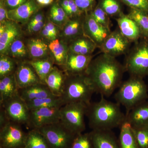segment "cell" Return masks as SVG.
<instances>
[{"mask_svg": "<svg viewBox=\"0 0 148 148\" xmlns=\"http://www.w3.org/2000/svg\"><path fill=\"white\" fill-rule=\"evenodd\" d=\"M125 72L115 57L102 53L92 59L84 75L94 92L108 98L120 86Z\"/></svg>", "mask_w": 148, "mask_h": 148, "instance_id": "obj_1", "label": "cell"}, {"mask_svg": "<svg viewBox=\"0 0 148 148\" xmlns=\"http://www.w3.org/2000/svg\"><path fill=\"white\" fill-rule=\"evenodd\" d=\"M95 103L88 105L86 116L92 130H112L120 127L126 121V115L120 105L109 101L103 96Z\"/></svg>", "mask_w": 148, "mask_h": 148, "instance_id": "obj_2", "label": "cell"}, {"mask_svg": "<svg viewBox=\"0 0 148 148\" xmlns=\"http://www.w3.org/2000/svg\"><path fill=\"white\" fill-rule=\"evenodd\" d=\"M116 103L125 108L126 114L148 98L147 86L143 78L130 76L122 83L114 95Z\"/></svg>", "mask_w": 148, "mask_h": 148, "instance_id": "obj_3", "label": "cell"}, {"mask_svg": "<svg viewBox=\"0 0 148 148\" xmlns=\"http://www.w3.org/2000/svg\"><path fill=\"white\" fill-rule=\"evenodd\" d=\"M66 79L62 95L64 105L81 103L88 105L94 91L84 74L68 75Z\"/></svg>", "mask_w": 148, "mask_h": 148, "instance_id": "obj_4", "label": "cell"}, {"mask_svg": "<svg viewBox=\"0 0 148 148\" xmlns=\"http://www.w3.org/2000/svg\"><path fill=\"white\" fill-rule=\"evenodd\" d=\"M130 76H148V38H142L130 48L124 64Z\"/></svg>", "mask_w": 148, "mask_h": 148, "instance_id": "obj_5", "label": "cell"}, {"mask_svg": "<svg viewBox=\"0 0 148 148\" xmlns=\"http://www.w3.org/2000/svg\"><path fill=\"white\" fill-rule=\"evenodd\" d=\"M87 105L81 103L65 104L60 108L61 121L69 130L76 135L85 130V116Z\"/></svg>", "mask_w": 148, "mask_h": 148, "instance_id": "obj_6", "label": "cell"}, {"mask_svg": "<svg viewBox=\"0 0 148 148\" xmlns=\"http://www.w3.org/2000/svg\"><path fill=\"white\" fill-rule=\"evenodd\" d=\"M38 129L44 136L50 148H72L77 135L67 129L61 121Z\"/></svg>", "mask_w": 148, "mask_h": 148, "instance_id": "obj_7", "label": "cell"}, {"mask_svg": "<svg viewBox=\"0 0 148 148\" xmlns=\"http://www.w3.org/2000/svg\"><path fill=\"white\" fill-rule=\"evenodd\" d=\"M9 121L29 126L30 110L18 95L0 104Z\"/></svg>", "mask_w": 148, "mask_h": 148, "instance_id": "obj_8", "label": "cell"}, {"mask_svg": "<svg viewBox=\"0 0 148 148\" xmlns=\"http://www.w3.org/2000/svg\"><path fill=\"white\" fill-rule=\"evenodd\" d=\"M27 133L21 125L9 121L0 127V145L6 148H20L24 147Z\"/></svg>", "mask_w": 148, "mask_h": 148, "instance_id": "obj_9", "label": "cell"}, {"mask_svg": "<svg viewBox=\"0 0 148 148\" xmlns=\"http://www.w3.org/2000/svg\"><path fill=\"white\" fill-rule=\"evenodd\" d=\"M131 42L122 34L119 29L111 32L99 48L102 53L114 57L129 52Z\"/></svg>", "mask_w": 148, "mask_h": 148, "instance_id": "obj_10", "label": "cell"}, {"mask_svg": "<svg viewBox=\"0 0 148 148\" xmlns=\"http://www.w3.org/2000/svg\"><path fill=\"white\" fill-rule=\"evenodd\" d=\"M60 108H40L30 110L29 127L32 129H39L59 122L61 121Z\"/></svg>", "mask_w": 148, "mask_h": 148, "instance_id": "obj_11", "label": "cell"}, {"mask_svg": "<svg viewBox=\"0 0 148 148\" xmlns=\"http://www.w3.org/2000/svg\"><path fill=\"white\" fill-rule=\"evenodd\" d=\"M83 32L99 48L112 32L98 23L90 13H86L84 18Z\"/></svg>", "mask_w": 148, "mask_h": 148, "instance_id": "obj_12", "label": "cell"}, {"mask_svg": "<svg viewBox=\"0 0 148 148\" xmlns=\"http://www.w3.org/2000/svg\"><path fill=\"white\" fill-rule=\"evenodd\" d=\"M92 55H83L69 51L65 71L68 75H83L92 60Z\"/></svg>", "mask_w": 148, "mask_h": 148, "instance_id": "obj_13", "label": "cell"}, {"mask_svg": "<svg viewBox=\"0 0 148 148\" xmlns=\"http://www.w3.org/2000/svg\"><path fill=\"white\" fill-rule=\"evenodd\" d=\"M14 75L18 89L42 83L34 69L29 64L19 65Z\"/></svg>", "mask_w": 148, "mask_h": 148, "instance_id": "obj_14", "label": "cell"}, {"mask_svg": "<svg viewBox=\"0 0 148 148\" xmlns=\"http://www.w3.org/2000/svg\"><path fill=\"white\" fill-rule=\"evenodd\" d=\"M89 134L92 148H120L112 130H92Z\"/></svg>", "mask_w": 148, "mask_h": 148, "instance_id": "obj_15", "label": "cell"}, {"mask_svg": "<svg viewBox=\"0 0 148 148\" xmlns=\"http://www.w3.org/2000/svg\"><path fill=\"white\" fill-rule=\"evenodd\" d=\"M39 8L34 0H29L17 8L8 10L9 19L14 22L24 24L38 12Z\"/></svg>", "mask_w": 148, "mask_h": 148, "instance_id": "obj_16", "label": "cell"}, {"mask_svg": "<svg viewBox=\"0 0 148 148\" xmlns=\"http://www.w3.org/2000/svg\"><path fill=\"white\" fill-rule=\"evenodd\" d=\"M116 20L121 32L130 42L135 43L142 38V34L138 25L127 15L122 13Z\"/></svg>", "mask_w": 148, "mask_h": 148, "instance_id": "obj_17", "label": "cell"}, {"mask_svg": "<svg viewBox=\"0 0 148 148\" xmlns=\"http://www.w3.org/2000/svg\"><path fill=\"white\" fill-rule=\"evenodd\" d=\"M126 121L133 128L148 125V100L140 103L125 114Z\"/></svg>", "mask_w": 148, "mask_h": 148, "instance_id": "obj_18", "label": "cell"}, {"mask_svg": "<svg viewBox=\"0 0 148 148\" xmlns=\"http://www.w3.org/2000/svg\"><path fill=\"white\" fill-rule=\"evenodd\" d=\"M18 95L25 102L40 98L54 96L47 86L42 83L25 88L18 89Z\"/></svg>", "mask_w": 148, "mask_h": 148, "instance_id": "obj_19", "label": "cell"}, {"mask_svg": "<svg viewBox=\"0 0 148 148\" xmlns=\"http://www.w3.org/2000/svg\"><path fill=\"white\" fill-rule=\"evenodd\" d=\"M19 27L13 21H7L4 32L0 34V52L1 55L8 52L12 44L20 34Z\"/></svg>", "mask_w": 148, "mask_h": 148, "instance_id": "obj_20", "label": "cell"}, {"mask_svg": "<svg viewBox=\"0 0 148 148\" xmlns=\"http://www.w3.org/2000/svg\"><path fill=\"white\" fill-rule=\"evenodd\" d=\"M18 88L14 74L1 78L0 104L18 95Z\"/></svg>", "mask_w": 148, "mask_h": 148, "instance_id": "obj_21", "label": "cell"}, {"mask_svg": "<svg viewBox=\"0 0 148 148\" xmlns=\"http://www.w3.org/2000/svg\"><path fill=\"white\" fill-rule=\"evenodd\" d=\"M97 48L96 45L84 34L72 40L69 51L81 55H90Z\"/></svg>", "mask_w": 148, "mask_h": 148, "instance_id": "obj_22", "label": "cell"}, {"mask_svg": "<svg viewBox=\"0 0 148 148\" xmlns=\"http://www.w3.org/2000/svg\"><path fill=\"white\" fill-rule=\"evenodd\" d=\"M66 79L61 71L53 67L46 78L45 84L53 95L61 97Z\"/></svg>", "mask_w": 148, "mask_h": 148, "instance_id": "obj_23", "label": "cell"}, {"mask_svg": "<svg viewBox=\"0 0 148 148\" xmlns=\"http://www.w3.org/2000/svg\"><path fill=\"white\" fill-rule=\"evenodd\" d=\"M119 142L120 148H139L131 125L127 121L120 126Z\"/></svg>", "mask_w": 148, "mask_h": 148, "instance_id": "obj_24", "label": "cell"}, {"mask_svg": "<svg viewBox=\"0 0 148 148\" xmlns=\"http://www.w3.org/2000/svg\"><path fill=\"white\" fill-rule=\"evenodd\" d=\"M30 110L45 108H61L64 105L61 97L51 96L26 102Z\"/></svg>", "mask_w": 148, "mask_h": 148, "instance_id": "obj_25", "label": "cell"}, {"mask_svg": "<svg viewBox=\"0 0 148 148\" xmlns=\"http://www.w3.org/2000/svg\"><path fill=\"white\" fill-rule=\"evenodd\" d=\"M48 47L53 54L56 63L59 66H65L69 53L66 46L56 39L52 41Z\"/></svg>", "mask_w": 148, "mask_h": 148, "instance_id": "obj_26", "label": "cell"}, {"mask_svg": "<svg viewBox=\"0 0 148 148\" xmlns=\"http://www.w3.org/2000/svg\"><path fill=\"white\" fill-rule=\"evenodd\" d=\"M25 148H50L44 136L38 129H32L27 133Z\"/></svg>", "mask_w": 148, "mask_h": 148, "instance_id": "obj_27", "label": "cell"}, {"mask_svg": "<svg viewBox=\"0 0 148 148\" xmlns=\"http://www.w3.org/2000/svg\"><path fill=\"white\" fill-rule=\"evenodd\" d=\"M127 15L138 25L142 38H148V14L142 11L130 9Z\"/></svg>", "mask_w": 148, "mask_h": 148, "instance_id": "obj_28", "label": "cell"}, {"mask_svg": "<svg viewBox=\"0 0 148 148\" xmlns=\"http://www.w3.org/2000/svg\"><path fill=\"white\" fill-rule=\"evenodd\" d=\"M84 18L82 19L80 17H77L73 20H69L65 25L63 31V34L65 37L73 40L84 35Z\"/></svg>", "mask_w": 148, "mask_h": 148, "instance_id": "obj_29", "label": "cell"}, {"mask_svg": "<svg viewBox=\"0 0 148 148\" xmlns=\"http://www.w3.org/2000/svg\"><path fill=\"white\" fill-rule=\"evenodd\" d=\"M29 64L34 69L41 82L45 84L46 78L53 67L52 63L47 60H36Z\"/></svg>", "mask_w": 148, "mask_h": 148, "instance_id": "obj_30", "label": "cell"}, {"mask_svg": "<svg viewBox=\"0 0 148 148\" xmlns=\"http://www.w3.org/2000/svg\"><path fill=\"white\" fill-rule=\"evenodd\" d=\"M28 45L30 54L34 58L44 57L47 53L49 48L47 45L39 39L30 40Z\"/></svg>", "mask_w": 148, "mask_h": 148, "instance_id": "obj_31", "label": "cell"}, {"mask_svg": "<svg viewBox=\"0 0 148 148\" xmlns=\"http://www.w3.org/2000/svg\"><path fill=\"white\" fill-rule=\"evenodd\" d=\"M49 16L51 22L59 27L66 25L70 20L69 16L58 4H55L51 7Z\"/></svg>", "mask_w": 148, "mask_h": 148, "instance_id": "obj_32", "label": "cell"}, {"mask_svg": "<svg viewBox=\"0 0 148 148\" xmlns=\"http://www.w3.org/2000/svg\"><path fill=\"white\" fill-rule=\"evenodd\" d=\"M98 4L110 16L119 17L123 13L119 0H101Z\"/></svg>", "mask_w": 148, "mask_h": 148, "instance_id": "obj_33", "label": "cell"}, {"mask_svg": "<svg viewBox=\"0 0 148 148\" xmlns=\"http://www.w3.org/2000/svg\"><path fill=\"white\" fill-rule=\"evenodd\" d=\"M60 5L69 18L81 17L84 13L78 7L73 0H62Z\"/></svg>", "mask_w": 148, "mask_h": 148, "instance_id": "obj_34", "label": "cell"}, {"mask_svg": "<svg viewBox=\"0 0 148 148\" xmlns=\"http://www.w3.org/2000/svg\"><path fill=\"white\" fill-rule=\"evenodd\" d=\"M90 14L99 24L103 27L110 29L111 21L110 16L102 9L98 4L90 11Z\"/></svg>", "mask_w": 148, "mask_h": 148, "instance_id": "obj_35", "label": "cell"}, {"mask_svg": "<svg viewBox=\"0 0 148 148\" xmlns=\"http://www.w3.org/2000/svg\"><path fill=\"white\" fill-rule=\"evenodd\" d=\"M15 64L10 58L1 56L0 58V77H3L14 74Z\"/></svg>", "mask_w": 148, "mask_h": 148, "instance_id": "obj_36", "label": "cell"}, {"mask_svg": "<svg viewBox=\"0 0 148 148\" xmlns=\"http://www.w3.org/2000/svg\"><path fill=\"white\" fill-rule=\"evenodd\" d=\"M132 129L139 148H148V125Z\"/></svg>", "mask_w": 148, "mask_h": 148, "instance_id": "obj_37", "label": "cell"}, {"mask_svg": "<svg viewBox=\"0 0 148 148\" xmlns=\"http://www.w3.org/2000/svg\"><path fill=\"white\" fill-rule=\"evenodd\" d=\"M9 51L14 58H22L27 53V49L24 43L20 40H16L12 42Z\"/></svg>", "mask_w": 148, "mask_h": 148, "instance_id": "obj_38", "label": "cell"}, {"mask_svg": "<svg viewBox=\"0 0 148 148\" xmlns=\"http://www.w3.org/2000/svg\"><path fill=\"white\" fill-rule=\"evenodd\" d=\"M72 148H92L89 132L82 133L77 135Z\"/></svg>", "mask_w": 148, "mask_h": 148, "instance_id": "obj_39", "label": "cell"}, {"mask_svg": "<svg viewBox=\"0 0 148 148\" xmlns=\"http://www.w3.org/2000/svg\"><path fill=\"white\" fill-rule=\"evenodd\" d=\"M130 9L142 11L148 14V0H120Z\"/></svg>", "mask_w": 148, "mask_h": 148, "instance_id": "obj_40", "label": "cell"}, {"mask_svg": "<svg viewBox=\"0 0 148 148\" xmlns=\"http://www.w3.org/2000/svg\"><path fill=\"white\" fill-rule=\"evenodd\" d=\"M76 4L83 12L87 13L94 8L96 0H73Z\"/></svg>", "mask_w": 148, "mask_h": 148, "instance_id": "obj_41", "label": "cell"}, {"mask_svg": "<svg viewBox=\"0 0 148 148\" xmlns=\"http://www.w3.org/2000/svg\"><path fill=\"white\" fill-rule=\"evenodd\" d=\"M8 10L14 9L27 3L29 0H3Z\"/></svg>", "mask_w": 148, "mask_h": 148, "instance_id": "obj_42", "label": "cell"}, {"mask_svg": "<svg viewBox=\"0 0 148 148\" xmlns=\"http://www.w3.org/2000/svg\"><path fill=\"white\" fill-rule=\"evenodd\" d=\"M8 10L5 5L3 0H1L0 3V22L1 24L7 21L9 19L8 17Z\"/></svg>", "mask_w": 148, "mask_h": 148, "instance_id": "obj_43", "label": "cell"}, {"mask_svg": "<svg viewBox=\"0 0 148 148\" xmlns=\"http://www.w3.org/2000/svg\"><path fill=\"white\" fill-rule=\"evenodd\" d=\"M44 19V18L43 14L42 13H36L34 15H33L31 20L29 21L28 27H31Z\"/></svg>", "mask_w": 148, "mask_h": 148, "instance_id": "obj_44", "label": "cell"}, {"mask_svg": "<svg viewBox=\"0 0 148 148\" xmlns=\"http://www.w3.org/2000/svg\"><path fill=\"white\" fill-rule=\"evenodd\" d=\"M44 19L31 27H28L27 28L28 31L30 33H36V32H39L40 30H41V29H42L44 27Z\"/></svg>", "mask_w": 148, "mask_h": 148, "instance_id": "obj_45", "label": "cell"}, {"mask_svg": "<svg viewBox=\"0 0 148 148\" xmlns=\"http://www.w3.org/2000/svg\"><path fill=\"white\" fill-rule=\"evenodd\" d=\"M9 121L8 117L6 114L4 110L2 107H1L0 111V127H2Z\"/></svg>", "mask_w": 148, "mask_h": 148, "instance_id": "obj_46", "label": "cell"}, {"mask_svg": "<svg viewBox=\"0 0 148 148\" xmlns=\"http://www.w3.org/2000/svg\"><path fill=\"white\" fill-rule=\"evenodd\" d=\"M45 26L50 31L55 38L56 39L57 34H58V31H57V28L56 27L55 24H53L52 22H49L46 24Z\"/></svg>", "mask_w": 148, "mask_h": 148, "instance_id": "obj_47", "label": "cell"}, {"mask_svg": "<svg viewBox=\"0 0 148 148\" xmlns=\"http://www.w3.org/2000/svg\"><path fill=\"white\" fill-rule=\"evenodd\" d=\"M42 34L44 37L49 40L53 41L56 40L55 38L53 36L50 31L47 29V28L45 25L42 30Z\"/></svg>", "mask_w": 148, "mask_h": 148, "instance_id": "obj_48", "label": "cell"}, {"mask_svg": "<svg viewBox=\"0 0 148 148\" xmlns=\"http://www.w3.org/2000/svg\"><path fill=\"white\" fill-rule=\"evenodd\" d=\"M37 3L40 5L47 6L53 3V0H36Z\"/></svg>", "mask_w": 148, "mask_h": 148, "instance_id": "obj_49", "label": "cell"}, {"mask_svg": "<svg viewBox=\"0 0 148 148\" xmlns=\"http://www.w3.org/2000/svg\"><path fill=\"white\" fill-rule=\"evenodd\" d=\"M0 148H6L5 147H3V146L1 145H0Z\"/></svg>", "mask_w": 148, "mask_h": 148, "instance_id": "obj_50", "label": "cell"}, {"mask_svg": "<svg viewBox=\"0 0 148 148\" xmlns=\"http://www.w3.org/2000/svg\"><path fill=\"white\" fill-rule=\"evenodd\" d=\"M25 148L24 147H21V148Z\"/></svg>", "mask_w": 148, "mask_h": 148, "instance_id": "obj_51", "label": "cell"}]
</instances>
